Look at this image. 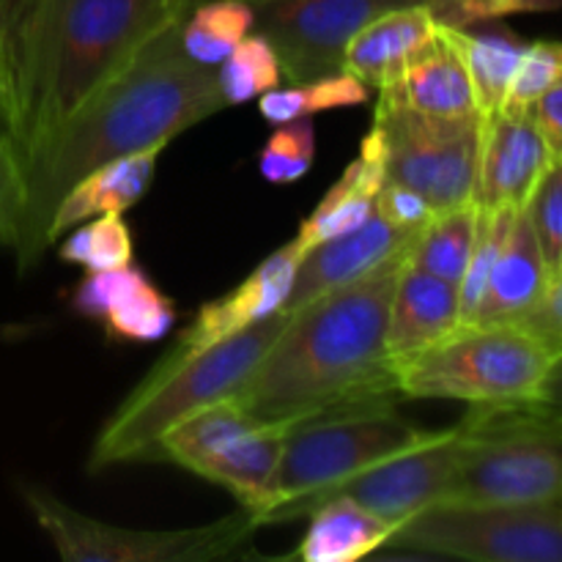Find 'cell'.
Wrapping results in <instances>:
<instances>
[{"mask_svg": "<svg viewBox=\"0 0 562 562\" xmlns=\"http://www.w3.org/2000/svg\"><path fill=\"white\" fill-rule=\"evenodd\" d=\"M252 33V5L245 0H201L179 20V38L195 64L217 69L231 49Z\"/></svg>", "mask_w": 562, "mask_h": 562, "instance_id": "cell-26", "label": "cell"}, {"mask_svg": "<svg viewBox=\"0 0 562 562\" xmlns=\"http://www.w3.org/2000/svg\"><path fill=\"white\" fill-rule=\"evenodd\" d=\"M439 503L530 505L560 499V395L472 404Z\"/></svg>", "mask_w": 562, "mask_h": 562, "instance_id": "cell-6", "label": "cell"}, {"mask_svg": "<svg viewBox=\"0 0 562 562\" xmlns=\"http://www.w3.org/2000/svg\"><path fill=\"white\" fill-rule=\"evenodd\" d=\"M437 25L475 27L514 14L558 11L562 0H423Z\"/></svg>", "mask_w": 562, "mask_h": 562, "instance_id": "cell-35", "label": "cell"}, {"mask_svg": "<svg viewBox=\"0 0 562 562\" xmlns=\"http://www.w3.org/2000/svg\"><path fill=\"white\" fill-rule=\"evenodd\" d=\"M560 351L538 344L514 324L456 327L437 344L395 366L404 398L467 404L549 398L560 387Z\"/></svg>", "mask_w": 562, "mask_h": 562, "instance_id": "cell-7", "label": "cell"}, {"mask_svg": "<svg viewBox=\"0 0 562 562\" xmlns=\"http://www.w3.org/2000/svg\"><path fill=\"white\" fill-rule=\"evenodd\" d=\"M420 231H404L390 225L382 214L373 209L371 217L360 228L349 234L316 245L300 258L291 283V294L285 300L283 311L294 313L305 307L307 302L329 294V291L349 285L355 280L366 278L376 267L395 256L409 252Z\"/></svg>", "mask_w": 562, "mask_h": 562, "instance_id": "cell-15", "label": "cell"}, {"mask_svg": "<svg viewBox=\"0 0 562 562\" xmlns=\"http://www.w3.org/2000/svg\"><path fill=\"white\" fill-rule=\"evenodd\" d=\"M316 157V126L311 119L274 126L267 146L258 154V170L269 184H294L305 179Z\"/></svg>", "mask_w": 562, "mask_h": 562, "instance_id": "cell-32", "label": "cell"}, {"mask_svg": "<svg viewBox=\"0 0 562 562\" xmlns=\"http://www.w3.org/2000/svg\"><path fill=\"white\" fill-rule=\"evenodd\" d=\"M459 428L437 431L428 442L379 461L329 497H349L398 530L406 519L439 503L459 459ZM327 497V499H329Z\"/></svg>", "mask_w": 562, "mask_h": 562, "instance_id": "cell-12", "label": "cell"}, {"mask_svg": "<svg viewBox=\"0 0 562 562\" xmlns=\"http://www.w3.org/2000/svg\"><path fill=\"white\" fill-rule=\"evenodd\" d=\"M289 426H263L252 428L250 434L231 442L228 448L217 450L214 456L203 459L192 467V475L206 477L217 486L228 488L241 508L250 516L267 503L269 483H272L274 467H278L280 448H283V434Z\"/></svg>", "mask_w": 562, "mask_h": 562, "instance_id": "cell-23", "label": "cell"}, {"mask_svg": "<svg viewBox=\"0 0 562 562\" xmlns=\"http://www.w3.org/2000/svg\"><path fill=\"white\" fill-rule=\"evenodd\" d=\"M379 93L417 113L437 115V119L477 115L472 82L453 44L445 38L442 27H439V42L423 58H417L398 80L379 88Z\"/></svg>", "mask_w": 562, "mask_h": 562, "instance_id": "cell-21", "label": "cell"}, {"mask_svg": "<svg viewBox=\"0 0 562 562\" xmlns=\"http://www.w3.org/2000/svg\"><path fill=\"white\" fill-rule=\"evenodd\" d=\"M22 203H25V184H22L20 162L0 135V247L11 250V245H14L16 231H20Z\"/></svg>", "mask_w": 562, "mask_h": 562, "instance_id": "cell-38", "label": "cell"}, {"mask_svg": "<svg viewBox=\"0 0 562 562\" xmlns=\"http://www.w3.org/2000/svg\"><path fill=\"white\" fill-rule=\"evenodd\" d=\"M162 151L165 146L140 148L126 157L110 159L82 176L55 206L47 228L49 245L86 220L99 217V214H124L126 209L135 206L151 190L154 176H157V159Z\"/></svg>", "mask_w": 562, "mask_h": 562, "instance_id": "cell-19", "label": "cell"}, {"mask_svg": "<svg viewBox=\"0 0 562 562\" xmlns=\"http://www.w3.org/2000/svg\"><path fill=\"white\" fill-rule=\"evenodd\" d=\"M521 212L530 223L547 267L552 272H562V162H554L541 176Z\"/></svg>", "mask_w": 562, "mask_h": 562, "instance_id": "cell-34", "label": "cell"}, {"mask_svg": "<svg viewBox=\"0 0 562 562\" xmlns=\"http://www.w3.org/2000/svg\"><path fill=\"white\" fill-rule=\"evenodd\" d=\"M461 322L459 285L404 263L395 278L387 316V355L393 366L420 355Z\"/></svg>", "mask_w": 562, "mask_h": 562, "instance_id": "cell-18", "label": "cell"}, {"mask_svg": "<svg viewBox=\"0 0 562 562\" xmlns=\"http://www.w3.org/2000/svg\"><path fill=\"white\" fill-rule=\"evenodd\" d=\"M176 3H179V11H181V14H184L187 9H192V5L201 3V0H176ZM245 3H256V0H245Z\"/></svg>", "mask_w": 562, "mask_h": 562, "instance_id": "cell-40", "label": "cell"}, {"mask_svg": "<svg viewBox=\"0 0 562 562\" xmlns=\"http://www.w3.org/2000/svg\"><path fill=\"white\" fill-rule=\"evenodd\" d=\"M442 33L464 64L472 93H475L477 115L481 121H488L503 108L505 91L519 64L525 42L510 31L477 33L472 27H442Z\"/></svg>", "mask_w": 562, "mask_h": 562, "instance_id": "cell-24", "label": "cell"}, {"mask_svg": "<svg viewBox=\"0 0 562 562\" xmlns=\"http://www.w3.org/2000/svg\"><path fill=\"white\" fill-rule=\"evenodd\" d=\"M179 20L143 44L126 69L25 165V203L11 245L20 272L36 267L44 256L55 206L82 176L140 148L168 146L181 132L225 108L214 69L195 64L181 47Z\"/></svg>", "mask_w": 562, "mask_h": 562, "instance_id": "cell-2", "label": "cell"}, {"mask_svg": "<svg viewBox=\"0 0 562 562\" xmlns=\"http://www.w3.org/2000/svg\"><path fill=\"white\" fill-rule=\"evenodd\" d=\"M514 327L562 355V272H552L527 311L514 318Z\"/></svg>", "mask_w": 562, "mask_h": 562, "instance_id": "cell-36", "label": "cell"}, {"mask_svg": "<svg viewBox=\"0 0 562 562\" xmlns=\"http://www.w3.org/2000/svg\"><path fill=\"white\" fill-rule=\"evenodd\" d=\"M549 274H552V269L543 261L541 247L532 236L525 212H519L510 223L508 239H505L492 272H488L486 291H483L475 316L477 327L514 322L521 311H527L536 302Z\"/></svg>", "mask_w": 562, "mask_h": 562, "instance_id": "cell-20", "label": "cell"}, {"mask_svg": "<svg viewBox=\"0 0 562 562\" xmlns=\"http://www.w3.org/2000/svg\"><path fill=\"white\" fill-rule=\"evenodd\" d=\"M384 181L415 190L437 214L477 203L481 115L437 119L379 93L368 132Z\"/></svg>", "mask_w": 562, "mask_h": 562, "instance_id": "cell-8", "label": "cell"}, {"mask_svg": "<svg viewBox=\"0 0 562 562\" xmlns=\"http://www.w3.org/2000/svg\"><path fill=\"white\" fill-rule=\"evenodd\" d=\"M387 547L470 562H560L562 503H434L406 519Z\"/></svg>", "mask_w": 562, "mask_h": 562, "instance_id": "cell-9", "label": "cell"}, {"mask_svg": "<svg viewBox=\"0 0 562 562\" xmlns=\"http://www.w3.org/2000/svg\"><path fill=\"white\" fill-rule=\"evenodd\" d=\"M423 431L395 409V398L340 406L285 428L267 503L252 519L258 527L305 519L329 494L379 461L428 442Z\"/></svg>", "mask_w": 562, "mask_h": 562, "instance_id": "cell-5", "label": "cell"}, {"mask_svg": "<svg viewBox=\"0 0 562 562\" xmlns=\"http://www.w3.org/2000/svg\"><path fill=\"white\" fill-rule=\"evenodd\" d=\"M562 80V47L560 42H541L525 44L521 49V58L516 64L514 77H510V86L505 91V102L499 108V113L505 115H521L530 113L532 104Z\"/></svg>", "mask_w": 562, "mask_h": 562, "instance_id": "cell-33", "label": "cell"}, {"mask_svg": "<svg viewBox=\"0 0 562 562\" xmlns=\"http://www.w3.org/2000/svg\"><path fill=\"white\" fill-rule=\"evenodd\" d=\"M475 225L477 203L437 214L417 234L415 245L409 247V256H406V263L459 285L461 278H464L467 261H470L472 245H475Z\"/></svg>", "mask_w": 562, "mask_h": 562, "instance_id": "cell-27", "label": "cell"}, {"mask_svg": "<svg viewBox=\"0 0 562 562\" xmlns=\"http://www.w3.org/2000/svg\"><path fill=\"white\" fill-rule=\"evenodd\" d=\"M25 503L66 562H212L239 552L258 530L245 508L214 525L132 530L91 519L42 488H25Z\"/></svg>", "mask_w": 562, "mask_h": 562, "instance_id": "cell-10", "label": "cell"}, {"mask_svg": "<svg viewBox=\"0 0 562 562\" xmlns=\"http://www.w3.org/2000/svg\"><path fill=\"white\" fill-rule=\"evenodd\" d=\"M305 538L294 558L305 562H357L387 547L395 527L349 497H329L307 514Z\"/></svg>", "mask_w": 562, "mask_h": 562, "instance_id": "cell-22", "label": "cell"}, {"mask_svg": "<svg viewBox=\"0 0 562 562\" xmlns=\"http://www.w3.org/2000/svg\"><path fill=\"white\" fill-rule=\"evenodd\" d=\"M263 426V423L252 420L245 409L234 404V401H223L209 409L198 412V415L187 417L184 423L165 434L157 445V459L154 461H170L176 467H184L192 472V467L201 464L203 459L214 456L217 450L228 448L239 437L250 434L252 428Z\"/></svg>", "mask_w": 562, "mask_h": 562, "instance_id": "cell-25", "label": "cell"}, {"mask_svg": "<svg viewBox=\"0 0 562 562\" xmlns=\"http://www.w3.org/2000/svg\"><path fill=\"white\" fill-rule=\"evenodd\" d=\"M132 256H135V247H132L130 225L121 214H99V217H91V223L75 225L58 247L60 261L82 267L88 272L126 267L132 263Z\"/></svg>", "mask_w": 562, "mask_h": 562, "instance_id": "cell-30", "label": "cell"}, {"mask_svg": "<svg viewBox=\"0 0 562 562\" xmlns=\"http://www.w3.org/2000/svg\"><path fill=\"white\" fill-rule=\"evenodd\" d=\"M300 258L302 252L296 250L294 241H289L278 252H272L267 261L258 263L256 272H250V278H245V283L236 285L231 294L206 302L192 318L190 327L179 335L173 349H168V355L157 366H173V362L187 360L206 346L283 311Z\"/></svg>", "mask_w": 562, "mask_h": 562, "instance_id": "cell-13", "label": "cell"}, {"mask_svg": "<svg viewBox=\"0 0 562 562\" xmlns=\"http://www.w3.org/2000/svg\"><path fill=\"white\" fill-rule=\"evenodd\" d=\"M261 119L272 126L289 124V121L311 119L316 113L340 108H360L368 102V86L357 80L349 71H335V75L322 77V80L302 82L291 88H272L261 93Z\"/></svg>", "mask_w": 562, "mask_h": 562, "instance_id": "cell-28", "label": "cell"}, {"mask_svg": "<svg viewBox=\"0 0 562 562\" xmlns=\"http://www.w3.org/2000/svg\"><path fill=\"white\" fill-rule=\"evenodd\" d=\"M423 0H256L252 33L278 53L283 80L291 86L344 71L351 38L373 16Z\"/></svg>", "mask_w": 562, "mask_h": 562, "instance_id": "cell-11", "label": "cell"}, {"mask_svg": "<svg viewBox=\"0 0 562 562\" xmlns=\"http://www.w3.org/2000/svg\"><path fill=\"white\" fill-rule=\"evenodd\" d=\"M532 121H536L538 132H541L543 143L554 157L562 159V80L554 82L541 99L530 108Z\"/></svg>", "mask_w": 562, "mask_h": 562, "instance_id": "cell-39", "label": "cell"}, {"mask_svg": "<svg viewBox=\"0 0 562 562\" xmlns=\"http://www.w3.org/2000/svg\"><path fill=\"white\" fill-rule=\"evenodd\" d=\"M406 256L291 313L234 404L258 423L294 426L340 406L398 398L387 316Z\"/></svg>", "mask_w": 562, "mask_h": 562, "instance_id": "cell-3", "label": "cell"}, {"mask_svg": "<svg viewBox=\"0 0 562 562\" xmlns=\"http://www.w3.org/2000/svg\"><path fill=\"white\" fill-rule=\"evenodd\" d=\"M516 214L519 212H514V209L477 206L475 245H472L464 278H461L459 283V300H461L459 327H470V324H475L477 307H481L483 291H486V283H488V272H492L494 261H497L499 250H503L505 239H508L510 223H514Z\"/></svg>", "mask_w": 562, "mask_h": 562, "instance_id": "cell-31", "label": "cell"}, {"mask_svg": "<svg viewBox=\"0 0 562 562\" xmlns=\"http://www.w3.org/2000/svg\"><path fill=\"white\" fill-rule=\"evenodd\" d=\"M289 322L291 313L280 311L187 360L154 366L99 428L88 470L99 472L157 459V445L165 434L209 406L234 401L245 390L247 379L256 373Z\"/></svg>", "mask_w": 562, "mask_h": 562, "instance_id": "cell-4", "label": "cell"}, {"mask_svg": "<svg viewBox=\"0 0 562 562\" xmlns=\"http://www.w3.org/2000/svg\"><path fill=\"white\" fill-rule=\"evenodd\" d=\"M373 209L376 214H382L390 225L404 231H423L437 212L417 195L415 190H406V187L393 184V181H384L379 187L376 198H373Z\"/></svg>", "mask_w": 562, "mask_h": 562, "instance_id": "cell-37", "label": "cell"}, {"mask_svg": "<svg viewBox=\"0 0 562 562\" xmlns=\"http://www.w3.org/2000/svg\"><path fill=\"white\" fill-rule=\"evenodd\" d=\"M562 159L549 151L530 113L481 121L477 206L521 212L541 176Z\"/></svg>", "mask_w": 562, "mask_h": 562, "instance_id": "cell-14", "label": "cell"}, {"mask_svg": "<svg viewBox=\"0 0 562 562\" xmlns=\"http://www.w3.org/2000/svg\"><path fill=\"white\" fill-rule=\"evenodd\" d=\"M437 42L439 25L426 3L398 5L357 31L344 53V71L379 91L398 80Z\"/></svg>", "mask_w": 562, "mask_h": 562, "instance_id": "cell-17", "label": "cell"}, {"mask_svg": "<svg viewBox=\"0 0 562 562\" xmlns=\"http://www.w3.org/2000/svg\"><path fill=\"white\" fill-rule=\"evenodd\" d=\"M80 316L102 322L108 333L130 344H157L176 324V307L146 272L126 263L119 269L88 272L71 294Z\"/></svg>", "mask_w": 562, "mask_h": 562, "instance_id": "cell-16", "label": "cell"}, {"mask_svg": "<svg viewBox=\"0 0 562 562\" xmlns=\"http://www.w3.org/2000/svg\"><path fill=\"white\" fill-rule=\"evenodd\" d=\"M179 16L176 0H0V135L22 173Z\"/></svg>", "mask_w": 562, "mask_h": 562, "instance_id": "cell-1", "label": "cell"}, {"mask_svg": "<svg viewBox=\"0 0 562 562\" xmlns=\"http://www.w3.org/2000/svg\"><path fill=\"white\" fill-rule=\"evenodd\" d=\"M214 75H217V86L220 93H223L225 108L228 104L252 102L256 97L272 91V88L283 82L278 53L258 33L241 38L231 49L228 58H223V64L214 69Z\"/></svg>", "mask_w": 562, "mask_h": 562, "instance_id": "cell-29", "label": "cell"}]
</instances>
